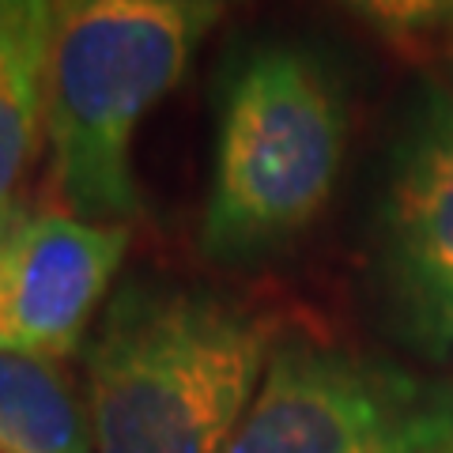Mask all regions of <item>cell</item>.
Masks as SVG:
<instances>
[{
	"label": "cell",
	"instance_id": "cell-1",
	"mask_svg": "<svg viewBox=\"0 0 453 453\" xmlns=\"http://www.w3.org/2000/svg\"><path fill=\"white\" fill-rule=\"evenodd\" d=\"M276 344V318L219 291L118 283L83 344L95 453H223Z\"/></svg>",
	"mask_w": 453,
	"mask_h": 453
},
{
	"label": "cell",
	"instance_id": "cell-2",
	"mask_svg": "<svg viewBox=\"0 0 453 453\" xmlns=\"http://www.w3.org/2000/svg\"><path fill=\"white\" fill-rule=\"evenodd\" d=\"M242 0H80L57 23L46 144L61 204L129 226L144 211L133 140Z\"/></svg>",
	"mask_w": 453,
	"mask_h": 453
},
{
	"label": "cell",
	"instance_id": "cell-3",
	"mask_svg": "<svg viewBox=\"0 0 453 453\" xmlns=\"http://www.w3.org/2000/svg\"><path fill=\"white\" fill-rule=\"evenodd\" d=\"M348 151V98L295 42H261L223 80L201 216L211 265L250 268L291 250L333 201Z\"/></svg>",
	"mask_w": 453,
	"mask_h": 453
},
{
	"label": "cell",
	"instance_id": "cell-4",
	"mask_svg": "<svg viewBox=\"0 0 453 453\" xmlns=\"http://www.w3.org/2000/svg\"><path fill=\"white\" fill-rule=\"evenodd\" d=\"M453 427V386L366 351L280 336L223 453H408Z\"/></svg>",
	"mask_w": 453,
	"mask_h": 453
},
{
	"label": "cell",
	"instance_id": "cell-5",
	"mask_svg": "<svg viewBox=\"0 0 453 453\" xmlns=\"http://www.w3.org/2000/svg\"><path fill=\"white\" fill-rule=\"evenodd\" d=\"M389 333L427 363L453 356V83H431L393 140L374 223Z\"/></svg>",
	"mask_w": 453,
	"mask_h": 453
},
{
	"label": "cell",
	"instance_id": "cell-6",
	"mask_svg": "<svg viewBox=\"0 0 453 453\" xmlns=\"http://www.w3.org/2000/svg\"><path fill=\"white\" fill-rule=\"evenodd\" d=\"M125 250L129 226L19 196L0 204V351L65 359L88 344Z\"/></svg>",
	"mask_w": 453,
	"mask_h": 453
},
{
	"label": "cell",
	"instance_id": "cell-7",
	"mask_svg": "<svg viewBox=\"0 0 453 453\" xmlns=\"http://www.w3.org/2000/svg\"><path fill=\"white\" fill-rule=\"evenodd\" d=\"M53 0H0V204L16 196L46 136Z\"/></svg>",
	"mask_w": 453,
	"mask_h": 453
},
{
	"label": "cell",
	"instance_id": "cell-8",
	"mask_svg": "<svg viewBox=\"0 0 453 453\" xmlns=\"http://www.w3.org/2000/svg\"><path fill=\"white\" fill-rule=\"evenodd\" d=\"M0 453H95L88 396L61 359L0 351Z\"/></svg>",
	"mask_w": 453,
	"mask_h": 453
},
{
	"label": "cell",
	"instance_id": "cell-9",
	"mask_svg": "<svg viewBox=\"0 0 453 453\" xmlns=\"http://www.w3.org/2000/svg\"><path fill=\"white\" fill-rule=\"evenodd\" d=\"M348 12L401 46L453 53V0H340Z\"/></svg>",
	"mask_w": 453,
	"mask_h": 453
},
{
	"label": "cell",
	"instance_id": "cell-10",
	"mask_svg": "<svg viewBox=\"0 0 453 453\" xmlns=\"http://www.w3.org/2000/svg\"><path fill=\"white\" fill-rule=\"evenodd\" d=\"M408 453H453V427H449V431H442V434H434V438H427L423 446L408 449Z\"/></svg>",
	"mask_w": 453,
	"mask_h": 453
},
{
	"label": "cell",
	"instance_id": "cell-11",
	"mask_svg": "<svg viewBox=\"0 0 453 453\" xmlns=\"http://www.w3.org/2000/svg\"><path fill=\"white\" fill-rule=\"evenodd\" d=\"M76 4H80V0H53V8H57V23H61V19H65Z\"/></svg>",
	"mask_w": 453,
	"mask_h": 453
}]
</instances>
